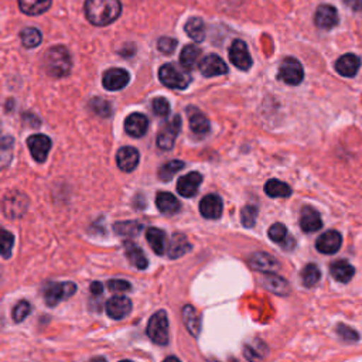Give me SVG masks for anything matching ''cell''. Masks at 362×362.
<instances>
[{"mask_svg":"<svg viewBox=\"0 0 362 362\" xmlns=\"http://www.w3.org/2000/svg\"><path fill=\"white\" fill-rule=\"evenodd\" d=\"M122 11L120 0H86L85 16L93 25H107L113 23Z\"/></svg>","mask_w":362,"mask_h":362,"instance_id":"obj_1","label":"cell"},{"mask_svg":"<svg viewBox=\"0 0 362 362\" xmlns=\"http://www.w3.org/2000/svg\"><path fill=\"white\" fill-rule=\"evenodd\" d=\"M44 68L45 72L54 78L66 76L71 72L72 61L68 49L62 45L51 47L44 54Z\"/></svg>","mask_w":362,"mask_h":362,"instance_id":"obj_2","label":"cell"},{"mask_svg":"<svg viewBox=\"0 0 362 362\" xmlns=\"http://www.w3.org/2000/svg\"><path fill=\"white\" fill-rule=\"evenodd\" d=\"M158 78L164 86L171 89H180V90L185 89L191 82L188 69H185L184 66L178 68L174 64H164L158 69Z\"/></svg>","mask_w":362,"mask_h":362,"instance_id":"obj_3","label":"cell"},{"mask_svg":"<svg viewBox=\"0 0 362 362\" xmlns=\"http://www.w3.org/2000/svg\"><path fill=\"white\" fill-rule=\"evenodd\" d=\"M146 332L154 344L161 346L168 344V318L164 310H160L150 317Z\"/></svg>","mask_w":362,"mask_h":362,"instance_id":"obj_4","label":"cell"},{"mask_svg":"<svg viewBox=\"0 0 362 362\" xmlns=\"http://www.w3.org/2000/svg\"><path fill=\"white\" fill-rule=\"evenodd\" d=\"M28 198L18 191H8L3 197V212L7 218H20L25 214Z\"/></svg>","mask_w":362,"mask_h":362,"instance_id":"obj_5","label":"cell"},{"mask_svg":"<svg viewBox=\"0 0 362 362\" xmlns=\"http://www.w3.org/2000/svg\"><path fill=\"white\" fill-rule=\"evenodd\" d=\"M76 291V286L72 281H62V283H48L44 287V298L48 305H57L64 298L71 297Z\"/></svg>","mask_w":362,"mask_h":362,"instance_id":"obj_6","label":"cell"},{"mask_svg":"<svg viewBox=\"0 0 362 362\" xmlns=\"http://www.w3.org/2000/svg\"><path fill=\"white\" fill-rule=\"evenodd\" d=\"M277 76L287 85H298L304 78V71L296 58L287 57L280 62Z\"/></svg>","mask_w":362,"mask_h":362,"instance_id":"obj_7","label":"cell"},{"mask_svg":"<svg viewBox=\"0 0 362 362\" xmlns=\"http://www.w3.org/2000/svg\"><path fill=\"white\" fill-rule=\"evenodd\" d=\"M181 130V117L178 115L173 116L168 122L164 123L161 130L157 134V146L161 150H171L174 146V141Z\"/></svg>","mask_w":362,"mask_h":362,"instance_id":"obj_8","label":"cell"},{"mask_svg":"<svg viewBox=\"0 0 362 362\" xmlns=\"http://www.w3.org/2000/svg\"><path fill=\"white\" fill-rule=\"evenodd\" d=\"M28 150L37 163H44L51 150V139L45 134H33L27 139Z\"/></svg>","mask_w":362,"mask_h":362,"instance_id":"obj_9","label":"cell"},{"mask_svg":"<svg viewBox=\"0 0 362 362\" xmlns=\"http://www.w3.org/2000/svg\"><path fill=\"white\" fill-rule=\"evenodd\" d=\"M229 59L235 66L242 71H246L252 66V57L245 41L235 40L232 42V45L229 47Z\"/></svg>","mask_w":362,"mask_h":362,"instance_id":"obj_10","label":"cell"},{"mask_svg":"<svg viewBox=\"0 0 362 362\" xmlns=\"http://www.w3.org/2000/svg\"><path fill=\"white\" fill-rule=\"evenodd\" d=\"M130 75L123 68H110L102 76V85L106 90H120L129 83Z\"/></svg>","mask_w":362,"mask_h":362,"instance_id":"obj_11","label":"cell"},{"mask_svg":"<svg viewBox=\"0 0 362 362\" xmlns=\"http://www.w3.org/2000/svg\"><path fill=\"white\" fill-rule=\"evenodd\" d=\"M199 71L204 76L211 78V76L225 75L228 72V66L219 55L209 54L199 61Z\"/></svg>","mask_w":362,"mask_h":362,"instance_id":"obj_12","label":"cell"},{"mask_svg":"<svg viewBox=\"0 0 362 362\" xmlns=\"http://www.w3.org/2000/svg\"><path fill=\"white\" fill-rule=\"evenodd\" d=\"M342 245V236L337 230H327L318 236L315 242V247L318 252L324 255H334L339 250Z\"/></svg>","mask_w":362,"mask_h":362,"instance_id":"obj_13","label":"cell"},{"mask_svg":"<svg viewBox=\"0 0 362 362\" xmlns=\"http://www.w3.org/2000/svg\"><path fill=\"white\" fill-rule=\"evenodd\" d=\"M106 314L113 320H122L132 311V301L124 296H115L105 304Z\"/></svg>","mask_w":362,"mask_h":362,"instance_id":"obj_14","label":"cell"},{"mask_svg":"<svg viewBox=\"0 0 362 362\" xmlns=\"http://www.w3.org/2000/svg\"><path fill=\"white\" fill-rule=\"evenodd\" d=\"M338 11L335 10V7L329 6V4H321L317 7L315 14H314V21L315 25L324 30H329L332 27H335L338 24Z\"/></svg>","mask_w":362,"mask_h":362,"instance_id":"obj_15","label":"cell"},{"mask_svg":"<svg viewBox=\"0 0 362 362\" xmlns=\"http://www.w3.org/2000/svg\"><path fill=\"white\" fill-rule=\"evenodd\" d=\"M139 158H140V154L137 148L132 146L120 147L116 153V164L122 171H126V173H130L137 167Z\"/></svg>","mask_w":362,"mask_h":362,"instance_id":"obj_16","label":"cell"},{"mask_svg":"<svg viewBox=\"0 0 362 362\" xmlns=\"http://www.w3.org/2000/svg\"><path fill=\"white\" fill-rule=\"evenodd\" d=\"M222 199L215 194H208L199 201V212L206 219H218L222 215Z\"/></svg>","mask_w":362,"mask_h":362,"instance_id":"obj_17","label":"cell"},{"mask_svg":"<svg viewBox=\"0 0 362 362\" xmlns=\"http://www.w3.org/2000/svg\"><path fill=\"white\" fill-rule=\"evenodd\" d=\"M249 264L253 270L262 272V273H274L279 269V262L276 257L266 252H256L249 257Z\"/></svg>","mask_w":362,"mask_h":362,"instance_id":"obj_18","label":"cell"},{"mask_svg":"<svg viewBox=\"0 0 362 362\" xmlns=\"http://www.w3.org/2000/svg\"><path fill=\"white\" fill-rule=\"evenodd\" d=\"M201 182H202V175L199 173H197V171L188 173L177 181V191L181 197L189 198L197 194Z\"/></svg>","mask_w":362,"mask_h":362,"instance_id":"obj_19","label":"cell"},{"mask_svg":"<svg viewBox=\"0 0 362 362\" xmlns=\"http://www.w3.org/2000/svg\"><path fill=\"white\" fill-rule=\"evenodd\" d=\"M148 120L143 113H130L124 119V132L132 137H141L147 132Z\"/></svg>","mask_w":362,"mask_h":362,"instance_id":"obj_20","label":"cell"},{"mask_svg":"<svg viewBox=\"0 0 362 362\" xmlns=\"http://www.w3.org/2000/svg\"><path fill=\"white\" fill-rule=\"evenodd\" d=\"M359 66H361V58L355 54H345L335 61L337 72L346 78L355 76Z\"/></svg>","mask_w":362,"mask_h":362,"instance_id":"obj_21","label":"cell"},{"mask_svg":"<svg viewBox=\"0 0 362 362\" xmlns=\"http://www.w3.org/2000/svg\"><path fill=\"white\" fill-rule=\"evenodd\" d=\"M321 226H322V221L320 214L311 206L303 208L300 214V228L303 229V232H307V233L317 232L321 229Z\"/></svg>","mask_w":362,"mask_h":362,"instance_id":"obj_22","label":"cell"},{"mask_svg":"<svg viewBox=\"0 0 362 362\" xmlns=\"http://www.w3.org/2000/svg\"><path fill=\"white\" fill-rule=\"evenodd\" d=\"M156 206L161 214L174 215L181 209L180 201L170 192H158L156 195Z\"/></svg>","mask_w":362,"mask_h":362,"instance_id":"obj_23","label":"cell"},{"mask_svg":"<svg viewBox=\"0 0 362 362\" xmlns=\"http://www.w3.org/2000/svg\"><path fill=\"white\" fill-rule=\"evenodd\" d=\"M262 284L264 288L279 296H286L290 293L288 281L280 276H276L274 273H266L262 279Z\"/></svg>","mask_w":362,"mask_h":362,"instance_id":"obj_24","label":"cell"},{"mask_svg":"<svg viewBox=\"0 0 362 362\" xmlns=\"http://www.w3.org/2000/svg\"><path fill=\"white\" fill-rule=\"evenodd\" d=\"M329 272H331V276L341 283H348L355 274L354 266H351V263H348L346 260H337L331 263Z\"/></svg>","mask_w":362,"mask_h":362,"instance_id":"obj_25","label":"cell"},{"mask_svg":"<svg viewBox=\"0 0 362 362\" xmlns=\"http://www.w3.org/2000/svg\"><path fill=\"white\" fill-rule=\"evenodd\" d=\"M146 239L150 243V247L156 255H164L165 252V245H167V238L165 233L158 229V228H148L146 230Z\"/></svg>","mask_w":362,"mask_h":362,"instance_id":"obj_26","label":"cell"},{"mask_svg":"<svg viewBox=\"0 0 362 362\" xmlns=\"http://www.w3.org/2000/svg\"><path fill=\"white\" fill-rule=\"evenodd\" d=\"M188 250H191V245L185 235L182 233H174L170 239V246H168V256L171 259H177L182 255H185Z\"/></svg>","mask_w":362,"mask_h":362,"instance_id":"obj_27","label":"cell"},{"mask_svg":"<svg viewBox=\"0 0 362 362\" xmlns=\"http://www.w3.org/2000/svg\"><path fill=\"white\" fill-rule=\"evenodd\" d=\"M181 315H182V321L185 324V328L188 329V332L194 337H197L199 334V329H201V322H199V315L197 313V310L187 304L182 307V311H181Z\"/></svg>","mask_w":362,"mask_h":362,"instance_id":"obj_28","label":"cell"},{"mask_svg":"<svg viewBox=\"0 0 362 362\" xmlns=\"http://www.w3.org/2000/svg\"><path fill=\"white\" fill-rule=\"evenodd\" d=\"M52 0H18L20 10L27 16H40L51 7Z\"/></svg>","mask_w":362,"mask_h":362,"instance_id":"obj_29","label":"cell"},{"mask_svg":"<svg viewBox=\"0 0 362 362\" xmlns=\"http://www.w3.org/2000/svg\"><path fill=\"white\" fill-rule=\"evenodd\" d=\"M124 252H126L127 260L130 262L132 266H134L136 269H140V270L147 267V259H146L143 250L137 245H134L133 242H126Z\"/></svg>","mask_w":362,"mask_h":362,"instance_id":"obj_30","label":"cell"},{"mask_svg":"<svg viewBox=\"0 0 362 362\" xmlns=\"http://www.w3.org/2000/svg\"><path fill=\"white\" fill-rule=\"evenodd\" d=\"M264 192L272 198H287L291 195V188L288 184L272 178L264 184Z\"/></svg>","mask_w":362,"mask_h":362,"instance_id":"obj_31","label":"cell"},{"mask_svg":"<svg viewBox=\"0 0 362 362\" xmlns=\"http://www.w3.org/2000/svg\"><path fill=\"white\" fill-rule=\"evenodd\" d=\"M199 57H201V49L194 44H188L181 49L180 64L185 69H192L199 61Z\"/></svg>","mask_w":362,"mask_h":362,"instance_id":"obj_32","label":"cell"},{"mask_svg":"<svg viewBox=\"0 0 362 362\" xmlns=\"http://www.w3.org/2000/svg\"><path fill=\"white\" fill-rule=\"evenodd\" d=\"M188 117H189V127L195 134H205L209 132V122L208 119L195 107L188 109Z\"/></svg>","mask_w":362,"mask_h":362,"instance_id":"obj_33","label":"cell"},{"mask_svg":"<svg viewBox=\"0 0 362 362\" xmlns=\"http://www.w3.org/2000/svg\"><path fill=\"white\" fill-rule=\"evenodd\" d=\"M184 30L187 33V35L189 38H192L197 42H201L205 38V23L202 18L199 17H192L189 18L185 25Z\"/></svg>","mask_w":362,"mask_h":362,"instance_id":"obj_34","label":"cell"},{"mask_svg":"<svg viewBox=\"0 0 362 362\" xmlns=\"http://www.w3.org/2000/svg\"><path fill=\"white\" fill-rule=\"evenodd\" d=\"M267 235H269V238H270L273 242H276V243H279V245H281V246H286L287 242L294 243V239H291V238L288 236L287 228H286L283 223H280V222L273 223V225L269 228Z\"/></svg>","mask_w":362,"mask_h":362,"instance_id":"obj_35","label":"cell"},{"mask_svg":"<svg viewBox=\"0 0 362 362\" xmlns=\"http://www.w3.org/2000/svg\"><path fill=\"white\" fill-rule=\"evenodd\" d=\"M20 38H21V42L25 48H34V47L40 45V42L42 40V35H41V31L38 28L27 27L20 33Z\"/></svg>","mask_w":362,"mask_h":362,"instance_id":"obj_36","label":"cell"},{"mask_svg":"<svg viewBox=\"0 0 362 362\" xmlns=\"http://www.w3.org/2000/svg\"><path fill=\"white\" fill-rule=\"evenodd\" d=\"M321 279V272L317 264L310 263L301 270V283L305 287H313L315 286Z\"/></svg>","mask_w":362,"mask_h":362,"instance_id":"obj_37","label":"cell"},{"mask_svg":"<svg viewBox=\"0 0 362 362\" xmlns=\"http://www.w3.org/2000/svg\"><path fill=\"white\" fill-rule=\"evenodd\" d=\"M113 228H115L117 235L134 236L143 229V225L137 221H124V222H117Z\"/></svg>","mask_w":362,"mask_h":362,"instance_id":"obj_38","label":"cell"},{"mask_svg":"<svg viewBox=\"0 0 362 362\" xmlns=\"http://www.w3.org/2000/svg\"><path fill=\"white\" fill-rule=\"evenodd\" d=\"M184 168V163L180 161V160H171V161H167L165 164H163L158 170V177L160 180L163 181H168L173 178V175L175 173H178L180 170Z\"/></svg>","mask_w":362,"mask_h":362,"instance_id":"obj_39","label":"cell"},{"mask_svg":"<svg viewBox=\"0 0 362 362\" xmlns=\"http://www.w3.org/2000/svg\"><path fill=\"white\" fill-rule=\"evenodd\" d=\"M257 206L255 205H245L240 211V221L242 225L246 228H252L256 223V218H257Z\"/></svg>","mask_w":362,"mask_h":362,"instance_id":"obj_40","label":"cell"},{"mask_svg":"<svg viewBox=\"0 0 362 362\" xmlns=\"http://www.w3.org/2000/svg\"><path fill=\"white\" fill-rule=\"evenodd\" d=\"M30 311H31V305H30L28 301H25V300L18 301L14 305V308H13V318H14V321L16 322L23 321L30 314Z\"/></svg>","mask_w":362,"mask_h":362,"instance_id":"obj_41","label":"cell"},{"mask_svg":"<svg viewBox=\"0 0 362 362\" xmlns=\"http://www.w3.org/2000/svg\"><path fill=\"white\" fill-rule=\"evenodd\" d=\"M0 242H1V255L4 259H8L10 255H11V249H13V242H14V236L3 229L1 230V238H0Z\"/></svg>","mask_w":362,"mask_h":362,"instance_id":"obj_42","label":"cell"},{"mask_svg":"<svg viewBox=\"0 0 362 362\" xmlns=\"http://www.w3.org/2000/svg\"><path fill=\"white\" fill-rule=\"evenodd\" d=\"M89 106L92 107V110L99 115V116H109L110 113V106L109 103L105 100V99H99V98H95L90 100Z\"/></svg>","mask_w":362,"mask_h":362,"instance_id":"obj_43","label":"cell"},{"mask_svg":"<svg viewBox=\"0 0 362 362\" xmlns=\"http://www.w3.org/2000/svg\"><path fill=\"white\" fill-rule=\"evenodd\" d=\"M151 107L157 116H167L170 113V103L165 98H156L151 103Z\"/></svg>","mask_w":362,"mask_h":362,"instance_id":"obj_44","label":"cell"},{"mask_svg":"<svg viewBox=\"0 0 362 362\" xmlns=\"http://www.w3.org/2000/svg\"><path fill=\"white\" fill-rule=\"evenodd\" d=\"M157 47L163 54H171L177 47V40L170 38V37H161L157 41Z\"/></svg>","mask_w":362,"mask_h":362,"instance_id":"obj_45","label":"cell"},{"mask_svg":"<svg viewBox=\"0 0 362 362\" xmlns=\"http://www.w3.org/2000/svg\"><path fill=\"white\" fill-rule=\"evenodd\" d=\"M107 287L112 291H130L132 290V284L126 280H120V279H113L107 281Z\"/></svg>","mask_w":362,"mask_h":362,"instance_id":"obj_46","label":"cell"},{"mask_svg":"<svg viewBox=\"0 0 362 362\" xmlns=\"http://www.w3.org/2000/svg\"><path fill=\"white\" fill-rule=\"evenodd\" d=\"M337 331H338L339 337L344 338V339H346V341H355V339H358V332H355L354 329H351V328L346 327V325H338Z\"/></svg>","mask_w":362,"mask_h":362,"instance_id":"obj_47","label":"cell"},{"mask_svg":"<svg viewBox=\"0 0 362 362\" xmlns=\"http://www.w3.org/2000/svg\"><path fill=\"white\" fill-rule=\"evenodd\" d=\"M352 10L362 11V0H344Z\"/></svg>","mask_w":362,"mask_h":362,"instance_id":"obj_48","label":"cell"},{"mask_svg":"<svg viewBox=\"0 0 362 362\" xmlns=\"http://www.w3.org/2000/svg\"><path fill=\"white\" fill-rule=\"evenodd\" d=\"M89 288H90V293L95 294V296H99V294H102V291H103V286H102V283H99V281H93Z\"/></svg>","mask_w":362,"mask_h":362,"instance_id":"obj_49","label":"cell"},{"mask_svg":"<svg viewBox=\"0 0 362 362\" xmlns=\"http://www.w3.org/2000/svg\"><path fill=\"white\" fill-rule=\"evenodd\" d=\"M163 362H181L177 356H167Z\"/></svg>","mask_w":362,"mask_h":362,"instance_id":"obj_50","label":"cell"},{"mask_svg":"<svg viewBox=\"0 0 362 362\" xmlns=\"http://www.w3.org/2000/svg\"><path fill=\"white\" fill-rule=\"evenodd\" d=\"M89 362H106V359L103 358V356H96V358H93V359H90Z\"/></svg>","mask_w":362,"mask_h":362,"instance_id":"obj_51","label":"cell"},{"mask_svg":"<svg viewBox=\"0 0 362 362\" xmlns=\"http://www.w3.org/2000/svg\"><path fill=\"white\" fill-rule=\"evenodd\" d=\"M119 362H132V361H127V359H124V361H119Z\"/></svg>","mask_w":362,"mask_h":362,"instance_id":"obj_52","label":"cell"},{"mask_svg":"<svg viewBox=\"0 0 362 362\" xmlns=\"http://www.w3.org/2000/svg\"><path fill=\"white\" fill-rule=\"evenodd\" d=\"M206 362H218V361H214V359H209V361H206Z\"/></svg>","mask_w":362,"mask_h":362,"instance_id":"obj_53","label":"cell"}]
</instances>
